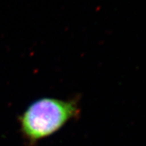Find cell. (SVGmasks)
Masks as SVG:
<instances>
[{
	"instance_id": "1",
	"label": "cell",
	"mask_w": 146,
	"mask_h": 146,
	"mask_svg": "<svg viewBox=\"0 0 146 146\" xmlns=\"http://www.w3.org/2000/svg\"><path fill=\"white\" fill-rule=\"evenodd\" d=\"M80 113L78 99L44 97L32 102L19 116V131L30 146L48 138Z\"/></svg>"
}]
</instances>
